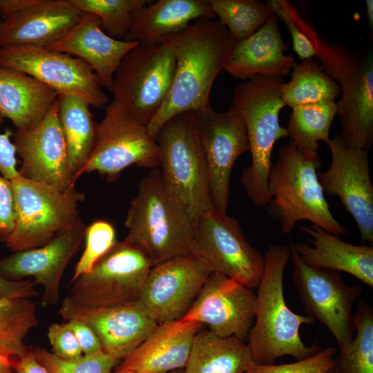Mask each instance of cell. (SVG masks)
<instances>
[{"label":"cell","instance_id":"obj_1","mask_svg":"<svg viewBox=\"0 0 373 373\" xmlns=\"http://www.w3.org/2000/svg\"><path fill=\"white\" fill-rule=\"evenodd\" d=\"M175 59L173 81L162 106L146 126L155 139L173 115L200 112L210 106V93L219 73L229 62L236 41L219 20L198 19L182 31L164 38Z\"/></svg>","mask_w":373,"mask_h":373},{"label":"cell","instance_id":"obj_2","mask_svg":"<svg viewBox=\"0 0 373 373\" xmlns=\"http://www.w3.org/2000/svg\"><path fill=\"white\" fill-rule=\"evenodd\" d=\"M290 256L289 247L276 244L269 245L263 255L256 316L247 343L255 364H274L286 355L301 360L322 350L316 343L307 346L299 334L302 325L312 324L314 320L294 313L285 302L283 274Z\"/></svg>","mask_w":373,"mask_h":373},{"label":"cell","instance_id":"obj_3","mask_svg":"<svg viewBox=\"0 0 373 373\" xmlns=\"http://www.w3.org/2000/svg\"><path fill=\"white\" fill-rule=\"evenodd\" d=\"M131 200L125 240L141 249L152 265L196 256L195 223L164 185L159 168L151 169Z\"/></svg>","mask_w":373,"mask_h":373},{"label":"cell","instance_id":"obj_4","mask_svg":"<svg viewBox=\"0 0 373 373\" xmlns=\"http://www.w3.org/2000/svg\"><path fill=\"white\" fill-rule=\"evenodd\" d=\"M321 158L317 152L299 149L291 141L278 151L268 176L269 202L266 206L280 229L291 233L301 220H307L340 237L347 230L334 218L318 178Z\"/></svg>","mask_w":373,"mask_h":373},{"label":"cell","instance_id":"obj_5","mask_svg":"<svg viewBox=\"0 0 373 373\" xmlns=\"http://www.w3.org/2000/svg\"><path fill=\"white\" fill-rule=\"evenodd\" d=\"M282 78L256 76L238 84L231 106L242 116L247 134L251 164L242 170L240 182L253 204L269 202L267 183L276 142L288 136L279 122L285 106L280 95Z\"/></svg>","mask_w":373,"mask_h":373},{"label":"cell","instance_id":"obj_6","mask_svg":"<svg viewBox=\"0 0 373 373\" xmlns=\"http://www.w3.org/2000/svg\"><path fill=\"white\" fill-rule=\"evenodd\" d=\"M311 38L323 70L337 81L342 96L337 105L340 135L348 146L369 151L373 142V57L332 44L312 28Z\"/></svg>","mask_w":373,"mask_h":373},{"label":"cell","instance_id":"obj_7","mask_svg":"<svg viewBox=\"0 0 373 373\" xmlns=\"http://www.w3.org/2000/svg\"><path fill=\"white\" fill-rule=\"evenodd\" d=\"M155 140L160 150L162 181L195 224L212 209L195 111L178 113L159 129Z\"/></svg>","mask_w":373,"mask_h":373},{"label":"cell","instance_id":"obj_8","mask_svg":"<svg viewBox=\"0 0 373 373\" xmlns=\"http://www.w3.org/2000/svg\"><path fill=\"white\" fill-rule=\"evenodd\" d=\"M15 202L13 231L6 242L13 252L41 247L82 221L78 211L85 195L21 176L10 180Z\"/></svg>","mask_w":373,"mask_h":373},{"label":"cell","instance_id":"obj_9","mask_svg":"<svg viewBox=\"0 0 373 373\" xmlns=\"http://www.w3.org/2000/svg\"><path fill=\"white\" fill-rule=\"evenodd\" d=\"M160 160L159 147L146 126L113 99L97 124L95 146L77 179L84 173L97 172L114 182L131 165L153 169L159 168Z\"/></svg>","mask_w":373,"mask_h":373},{"label":"cell","instance_id":"obj_10","mask_svg":"<svg viewBox=\"0 0 373 373\" xmlns=\"http://www.w3.org/2000/svg\"><path fill=\"white\" fill-rule=\"evenodd\" d=\"M175 70V57L165 44H138L124 55L115 73L113 99L147 126L167 97Z\"/></svg>","mask_w":373,"mask_h":373},{"label":"cell","instance_id":"obj_11","mask_svg":"<svg viewBox=\"0 0 373 373\" xmlns=\"http://www.w3.org/2000/svg\"><path fill=\"white\" fill-rule=\"evenodd\" d=\"M153 265L137 246L124 239L102 257L70 287L69 296L89 307H108L137 300Z\"/></svg>","mask_w":373,"mask_h":373},{"label":"cell","instance_id":"obj_12","mask_svg":"<svg viewBox=\"0 0 373 373\" xmlns=\"http://www.w3.org/2000/svg\"><path fill=\"white\" fill-rule=\"evenodd\" d=\"M289 249L292 280L305 312L328 329L339 350L344 349L353 338L352 308L362 287L347 285L338 271L306 264L291 243Z\"/></svg>","mask_w":373,"mask_h":373},{"label":"cell","instance_id":"obj_13","mask_svg":"<svg viewBox=\"0 0 373 373\" xmlns=\"http://www.w3.org/2000/svg\"><path fill=\"white\" fill-rule=\"evenodd\" d=\"M195 227L196 256L212 273L251 289L258 287L263 273V255L247 242L236 218L212 208L198 217Z\"/></svg>","mask_w":373,"mask_h":373},{"label":"cell","instance_id":"obj_14","mask_svg":"<svg viewBox=\"0 0 373 373\" xmlns=\"http://www.w3.org/2000/svg\"><path fill=\"white\" fill-rule=\"evenodd\" d=\"M0 66L26 73L53 89L70 95L95 108L108 104L93 69L83 60L46 48L11 46L0 48Z\"/></svg>","mask_w":373,"mask_h":373},{"label":"cell","instance_id":"obj_15","mask_svg":"<svg viewBox=\"0 0 373 373\" xmlns=\"http://www.w3.org/2000/svg\"><path fill=\"white\" fill-rule=\"evenodd\" d=\"M198 133L208 189L214 209L227 213L235 162L249 151L244 120L231 106L218 112L209 106L198 112Z\"/></svg>","mask_w":373,"mask_h":373},{"label":"cell","instance_id":"obj_16","mask_svg":"<svg viewBox=\"0 0 373 373\" xmlns=\"http://www.w3.org/2000/svg\"><path fill=\"white\" fill-rule=\"evenodd\" d=\"M212 273L195 255L173 258L149 271L137 301L158 325L184 317Z\"/></svg>","mask_w":373,"mask_h":373},{"label":"cell","instance_id":"obj_17","mask_svg":"<svg viewBox=\"0 0 373 373\" xmlns=\"http://www.w3.org/2000/svg\"><path fill=\"white\" fill-rule=\"evenodd\" d=\"M331 153L326 171L318 172L324 194L338 196L352 216L361 242L373 244V184L368 151L347 146L339 134L325 142Z\"/></svg>","mask_w":373,"mask_h":373},{"label":"cell","instance_id":"obj_18","mask_svg":"<svg viewBox=\"0 0 373 373\" xmlns=\"http://www.w3.org/2000/svg\"><path fill=\"white\" fill-rule=\"evenodd\" d=\"M65 321L78 320L95 333L104 353L119 361L131 354L158 325L137 300L125 305L95 307L80 305L69 296L59 309Z\"/></svg>","mask_w":373,"mask_h":373},{"label":"cell","instance_id":"obj_19","mask_svg":"<svg viewBox=\"0 0 373 373\" xmlns=\"http://www.w3.org/2000/svg\"><path fill=\"white\" fill-rule=\"evenodd\" d=\"M14 144L21 159L19 175L68 191L75 187L66 141L58 117V100L32 128L14 131Z\"/></svg>","mask_w":373,"mask_h":373},{"label":"cell","instance_id":"obj_20","mask_svg":"<svg viewBox=\"0 0 373 373\" xmlns=\"http://www.w3.org/2000/svg\"><path fill=\"white\" fill-rule=\"evenodd\" d=\"M256 310V294L242 284L216 273L206 280L182 319L207 325L220 337L248 338Z\"/></svg>","mask_w":373,"mask_h":373},{"label":"cell","instance_id":"obj_21","mask_svg":"<svg viewBox=\"0 0 373 373\" xmlns=\"http://www.w3.org/2000/svg\"><path fill=\"white\" fill-rule=\"evenodd\" d=\"M86 229L82 220L41 247L14 252L0 259V274L12 280L32 276L36 285L44 287L42 303L46 306L58 304L61 277L79 251Z\"/></svg>","mask_w":373,"mask_h":373},{"label":"cell","instance_id":"obj_22","mask_svg":"<svg viewBox=\"0 0 373 373\" xmlns=\"http://www.w3.org/2000/svg\"><path fill=\"white\" fill-rule=\"evenodd\" d=\"M83 13L68 0H30L23 9L0 21V48H48L62 39Z\"/></svg>","mask_w":373,"mask_h":373},{"label":"cell","instance_id":"obj_23","mask_svg":"<svg viewBox=\"0 0 373 373\" xmlns=\"http://www.w3.org/2000/svg\"><path fill=\"white\" fill-rule=\"evenodd\" d=\"M99 17L84 12L80 20L48 49L68 54L85 61L103 88L111 92L115 73L124 55L139 43L117 40L101 28Z\"/></svg>","mask_w":373,"mask_h":373},{"label":"cell","instance_id":"obj_24","mask_svg":"<svg viewBox=\"0 0 373 373\" xmlns=\"http://www.w3.org/2000/svg\"><path fill=\"white\" fill-rule=\"evenodd\" d=\"M202 326L198 322L182 318L158 325L117 370L137 373H167L184 369L195 336Z\"/></svg>","mask_w":373,"mask_h":373},{"label":"cell","instance_id":"obj_25","mask_svg":"<svg viewBox=\"0 0 373 373\" xmlns=\"http://www.w3.org/2000/svg\"><path fill=\"white\" fill-rule=\"evenodd\" d=\"M274 14L257 32L236 44L224 70L232 77L244 81L256 76L282 78L296 63L291 55H285L288 46L278 28Z\"/></svg>","mask_w":373,"mask_h":373},{"label":"cell","instance_id":"obj_26","mask_svg":"<svg viewBox=\"0 0 373 373\" xmlns=\"http://www.w3.org/2000/svg\"><path fill=\"white\" fill-rule=\"evenodd\" d=\"M311 236L306 243L291 245L300 259L316 268L344 271L373 287V247L341 240L322 228L311 224L299 227Z\"/></svg>","mask_w":373,"mask_h":373},{"label":"cell","instance_id":"obj_27","mask_svg":"<svg viewBox=\"0 0 373 373\" xmlns=\"http://www.w3.org/2000/svg\"><path fill=\"white\" fill-rule=\"evenodd\" d=\"M216 17L208 0L152 1L133 14L124 40L156 45L164 38L182 31L193 20Z\"/></svg>","mask_w":373,"mask_h":373},{"label":"cell","instance_id":"obj_28","mask_svg":"<svg viewBox=\"0 0 373 373\" xmlns=\"http://www.w3.org/2000/svg\"><path fill=\"white\" fill-rule=\"evenodd\" d=\"M57 97L53 89L37 79L0 66V122L7 118L17 131L32 128Z\"/></svg>","mask_w":373,"mask_h":373},{"label":"cell","instance_id":"obj_29","mask_svg":"<svg viewBox=\"0 0 373 373\" xmlns=\"http://www.w3.org/2000/svg\"><path fill=\"white\" fill-rule=\"evenodd\" d=\"M254 363L243 341L202 328L195 336L184 373H245Z\"/></svg>","mask_w":373,"mask_h":373},{"label":"cell","instance_id":"obj_30","mask_svg":"<svg viewBox=\"0 0 373 373\" xmlns=\"http://www.w3.org/2000/svg\"><path fill=\"white\" fill-rule=\"evenodd\" d=\"M58 117L66 141L68 162L76 182L95 144L97 124L86 100L70 95H59Z\"/></svg>","mask_w":373,"mask_h":373},{"label":"cell","instance_id":"obj_31","mask_svg":"<svg viewBox=\"0 0 373 373\" xmlns=\"http://www.w3.org/2000/svg\"><path fill=\"white\" fill-rule=\"evenodd\" d=\"M291 79L280 86L281 97L291 108L324 101H334L340 94L338 84L313 58L296 63Z\"/></svg>","mask_w":373,"mask_h":373},{"label":"cell","instance_id":"obj_32","mask_svg":"<svg viewBox=\"0 0 373 373\" xmlns=\"http://www.w3.org/2000/svg\"><path fill=\"white\" fill-rule=\"evenodd\" d=\"M38 325L30 298L0 299V359L12 364L28 352L25 338Z\"/></svg>","mask_w":373,"mask_h":373},{"label":"cell","instance_id":"obj_33","mask_svg":"<svg viewBox=\"0 0 373 373\" xmlns=\"http://www.w3.org/2000/svg\"><path fill=\"white\" fill-rule=\"evenodd\" d=\"M337 115L334 101H324L292 108L288 127V136L300 150L317 152L318 142L329 139L332 122Z\"/></svg>","mask_w":373,"mask_h":373},{"label":"cell","instance_id":"obj_34","mask_svg":"<svg viewBox=\"0 0 373 373\" xmlns=\"http://www.w3.org/2000/svg\"><path fill=\"white\" fill-rule=\"evenodd\" d=\"M219 21L236 43L257 32L274 15L271 6L256 0H208Z\"/></svg>","mask_w":373,"mask_h":373},{"label":"cell","instance_id":"obj_35","mask_svg":"<svg viewBox=\"0 0 373 373\" xmlns=\"http://www.w3.org/2000/svg\"><path fill=\"white\" fill-rule=\"evenodd\" d=\"M356 335L340 350L336 363L341 373H373V309L361 300L354 314Z\"/></svg>","mask_w":373,"mask_h":373},{"label":"cell","instance_id":"obj_36","mask_svg":"<svg viewBox=\"0 0 373 373\" xmlns=\"http://www.w3.org/2000/svg\"><path fill=\"white\" fill-rule=\"evenodd\" d=\"M82 12L99 17L101 28L109 37L124 40L128 34L133 14L151 3L147 0H68Z\"/></svg>","mask_w":373,"mask_h":373},{"label":"cell","instance_id":"obj_37","mask_svg":"<svg viewBox=\"0 0 373 373\" xmlns=\"http://www.w3.org/2000/svg\"><path fill=\"white\" fill-rule=\"evenodd\" d=\"M32 352L49 373H111L119 362L104 352L74 360L63 359L42 347H35Z\"/></svg>","mask_w":373,"mask_h":373},{"label":"cell","instance_id":"obj_38","mask_svg":"<svg viewBox=\"0 0 373 373\" xmlns=\"http://www.w3.org/2000/svg\"><path fill=\"white\" fill-rule=\"evenodd\" d=\"M84 239L86 246L74 268L70 283L88 272L117 242L113 225L104 220H95L86 226Z\"/></svg>","mask_w":373,"mask_h":373},{"label":"cell","instance_id":"obj_39","mask_svg":"<svg viewBox=\"0 0 373 373\" xmlns=\"http://www.w3.org/2000/svg\"><path fill=\"white\" fill-rule=\"evenodd\" d=\"M267 3L289 30L294 50L299 58L303 61L316 56V46L310 35L312 28L300 17L291 3L287 0H270Z\"/></svg>","mask_w":373,"mask_h":373},{"label":"cell","instance_id":"obj_40","mask_svg":"<svg viewBox=\"0 0 373 373\" xmlns=\"http://www.w3.org/2000/svg\"><path fill=\"white\" fill-rule=\"evenodd\" d=\"M336 350L328 347L301 360L280 365L253 363L245 373H328L336 365Z\"/></svg>","mask_w":373,"mask_h":373},{"label":"cell","instance_id":"obj_41","mask_svg":"<svg viewBox=\"0 0 373 373\" xmlns=\"http://www.w3.org/2000/svg\"><path fill=\"white\" fill-rule=\"evenodd\" d=\"M47 336L52 353L66 360H74L82 356V351L76 336L67 323H52L48 329Z\"/></svg>","mask_w":373,"mask_h":373},{"label":"cell","instance_id":"obj_42","mask_svg":"<svg viewBox=\"0 0 373 373\" xmlns=\"http://www.w3.org/2000/svg\"><path fill=\"white\" fill-rule=\"evenodd\" d=\"M15 202L10 180L0 174V242H6L15 226Z\"/></svg>","mask_w":373,"mask_h":373},{"label":"cell","instance_id":"obj_43","mask_svg":"<svg viewBox=\"0 0 373 373\" xmlns=\"http://www.w3.org/2000/svg\"><path fill=\"white\" fill-rule=\"evenodd\" d=\"M13 133L10 128L0 133V174L9 180L19 176L16 148L11 140Z\"/></svg>","mask_w":373,"mask_h":373},{"label":"cell","instance_id":"obj_44","mask_svg":"<svg viewBox=\"0 0 373 373\" xmlns=\"http://www.w3.org/2000/svg\"><path fill=\"white\" fill-rule=\"evenodd\" d=\"M66 323L76 336L84 355H92L103 352L98 337L88 325L75 319L70 320Z\"/></svg>","mask_w":373,"mask_h":373},{"label":"cell","instance_id":"obj_45","mask_svg":"<svg viewBox=\"0 0 373 373\" xmlns=\"http://www.w3.org/2000/svg\"><path fill=\"white\" fill-rule=\"evenodd\" d=\"M32 280H12L0 274V299L31 298L39 295Z\"/></svg>","mask_w":373,"mask_h":373},{"label":"cell","instance_id":"obj_46","mask_svg":"<svg viewBox=\"0 0 373 373\" xmlns=\"http://www.w3.org/2000/svg\"><path fill=\"white\" fill-rule=\"evenodd\" d=\"M14 370L15 373H49L35 358L32 351H28L17 361Z\"/></svg>","mask_w":373,"mask_h":373},{"label":"cell","instance_id":"obj_47","mask_svg":"<svg viewBox=\"0 0 373 373\" xmlns=\"http://www.w3.org/2000/svg\"><path fill=\"white\" fill-rule=\"evenodd\" d=\"M365 5H366V12H367L368 26L370 27V29L371 28V31H372V29H373V1L366 0Z\"/></svg>","mask_w":373,"mask_h":373},{"label":"cell","instance_id":"obj_48","mask_svg":"<svg viewBox=\"0 0 373 373\" xmlns=\"http://www.w3.org/2000/svg\"><path fill=\"white\" fill-rule=\"evenodd\" d=\"M14 366L0 359V373H12Z\"/></svg>","mask_w":373,"mask_h":373},{"label":"cell","instance_id":"obj_49","mask_svg":"<svg viewBox=\"0 0 373 373\" xmlns=\"http://www.w3.org/2000/svg\"><path fill=\"white\" fill-rule=\"evenodd\" d=\"M328 373H341V372L336 363V365L328 372Z\"/></svg>","mask_w":373,"mask_h":373},{"label":"cell","instance_id":"obj_50","mask_svg":"<svg viewBox=\"0 0 373 373\" xmlns=\"http://www.w3.org/2000/svg\"><path fill=\"white\" fill-rule=\"evenodd\" d=\"M114 373H137L136 372L128 370H116Z\"/></svg>","mask_w":373,"mask_h":373},{"label":"cell","instance_id":"obj_51","mask_svg":"<svg viewBox=\"0 0 373 373\" xmlns=\"http://www.w3.org/2000/svg\"><path fill=\"white\" fill-rule=\"evenodd\" d=\"M167 373H184V369L175 370Z\"/></svg>","mask_w":373,"mask_h":373},{"label":"cell","instance_id":"obj_52","mask_svg":"<svg viewBox=\"0 0 373 373\" xmlns=\"http://www.w3.org/2000/svg\"><path fill=\"white\" fill-rule=\"evenodd\" d=\"M1 21V17H0V21Z\"/></svg>","mask_w":373,"mask_h":373},{"label":"cell","instance_id":"obj_53","mask_svg":"<svg viewBox=\"0 0 373 373\" xmlns=\"http://www.w3.org/2000/svg\"><path fill=\"white\" fill-rule=\"evenodd\" d=\"M0 256H1V253H0Z\"/></svg>","mask_w":373,"mask_h":373}]
</instances>
